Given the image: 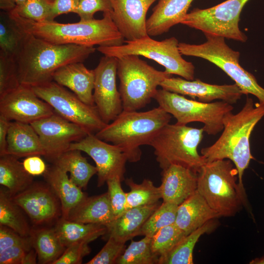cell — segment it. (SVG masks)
Masks as SVG:
<instances>
[{"label": "cell", "instance_id": "4dcf8cb0", "mask_svg": "<svg viewBox=\"0 0 264 264\" xmlns=\"http://www.w3.org/2000/svg\"><path fill=\"white\" fill-rule=\"evenodd\" d=\"M66 172L80 188L86 189L90 178L97 173L96 166L90 164L78 150H69L51 162Z\"/></svg>", "mask_w": 264, "mask_h": 264}, {"label": "cell", "instance_id": "603a6c76", "mask_svg": "<svg viewBox=\"0 0 264 264\" xmlns=\"http://www.w3.org/2000/svg\"><path fill=\"white\" fill-rule=\"evenodd\" d=\"M220 217L197 190L178 206L175 224L185 236Z\"/></svg>", "mask_w": 264, "mask_h": 264}, {"label": "cell", "instance_id": "9a60e30c", "mask_svg": "<svg viewBox=\"0 0 264 264\" xmlns=\"http://www.w3.org/2000/svg\"><path fill=\"white\" fill-rule=\"evenodd\" d=\"M69 150L84 152L94 160L97 169L98 187L114 177L124 180L128 158L118 146L99 139L94 133H89L81 140L72 143Z\"/></svg>", "mask_w": 264, "mask_h": 264}, {"label": "cell", "instance_id": "681fc988", "mask_svg": "<svg viewBox=\"0 0 264 264\" xmlns=\"http://www.w3.org/2000/svg\"><path fill=\"white\" fill-rule=\"evenodd\" d=\"M11 122L0 115V156L6 154L7 137Z\"/></svg>", "mask_w": 264, "mask_h": 264}, {"label": "cell", "instance_id": "7a4b0ae2", "mask_svg": "<svg viewBox=\"0 0 264 264\" xmlns=\"http://www.w3.org/2000/svg\"><path fill=\"white\" fill-rule=\"evenodd\" d=\"M264 116V103H254L247 97L244 106L236 114L232 112L224 118V128L219 139L212 145L201 149L200 153L206 162L229 159L238 171V184L246 196L243 184L244 171L253 159L250 137L257 124Z\"/></svg>", "mask_w": 264, "mask_h": 264}, {"label": "cell", "instance_id": "5b68a950", "mask_svg": "<svg viewBox=\"0 0 264 264\" xmlns=\"http://www.w3.org/2000/svg\"><path fill=\"white\" fill-rule=\"evenodd\" d=\"M232 163L229 159L206 162L198 173V192L220 217L234 216L248 205Z\"/></svg>", "mask_w": 264, "mask_h": 264}, {"label": "cell", "instance_id": "30bf717a", "mask_svg": "<svg viewBox=\"0 0 264 264\" xmlns=\"http://www.w3.org/2000/svg\"><path fill=\"white\" fill-rule=\"evenodd\" d=\"M154 99L159 107L176 119V124L201 122L204 124V132L209 135H216L223 130L224 118L233 110L232 104L223 101L204 103L162 88L157 89Z\"/></svg>", "mask_w": 264, "mask_h": 264}, {"label": "cell", "instance_id": "5bb4252c", "mask_svg": "<svg viewBox=\"0 0 264 264\" xmlns=\"http://www.w3.org/2000/svg\"><path fill=\"white\" fill-rule=\"evenodd\" d=\"M39 135L45 151L44 156L51 162L70 145L89 134L80 126L65 119L56 112L30 124Z\"/></svg>", "mask_w": 264, "mask_h": 264}, {"label": "cell", "instance_id": "ba28073f", "mask_svg": "<svg viewBox=\"0 0 264 264\" xmlns=\"http://www.w3.org/2000/svg\"><path fill=\"white\" fill-rule=\"evenodd\" d=\"M204 35L206 41L201 44L179 43L181 54L201 58L214 64L235 82L243 94H252L258 98L259 102L264 103V88L259 85L253 75L241 66L240 52L229 47L224 37Z\"/></svg>", "mask_w": 264, "mask_h": 264}, {"label": "cell", "instance_id": "b9f144b4", "mask_svg": "<svg viewBox=\"0 0 264 264\" xmlns=\"http://www.w3.org/2000/svg\"><path fill=\"white\" fill-rule=\"evenodd\" d=\"M121 179L116 176L106 182L110 204L113 213L117 217L123 213L126 208L127 195L123 190L121 182Z\"/></svg>", "mask_w": 264, "mask_h": 264}, {"label": "cell", "instance_id": "d6986e66", "mask_svg": "<svg viewBox=\"0 0 264 264\" xmlns=\"http://www.w3.org/2000/svg\"><path fill=\"white\" fill-rule=\"evenodd\" d=\"M111 18L126 41H132L148 35L146 14L158 0H110Z\"/></svg>", "mask_w": 264, "mask_h": 264}, {"label": "cell", "instance_id": "cb8c5ba5", "mask_svg": "<svg viewBox=\"0 0 264 264\" xmlns=\"http://www.w3.org/2000/svg\"><path fill=\"white\" fill-rule=\"evenodd\" d=\"M194 0H158L153 12L147 20V32L150 36L167 32L173 26L180 23L187 14Z\"/></svg>", "mask_w": 264, "mask_h": 264}, {"label": "cell", "instance_id": "44dd1931", "mask_svg": "<svg viewBox=\"0 0 264 264\" xmlns=\"http://www.w3.org/2000/svg\"><path fill=\"white\" fill-rule=\"evenodd\" d=\"M94 70L87 68L83 62L72 63L59 68L53 81L66 87L87 104L95 106L93 98Z\"/></svg>", "mask_w": 264, "mask_h": 264}, {"label": "cell", "instance_id": "8992f818", "mask_svg": "<svg viewBox=\"0 0 264 264\" xmlns=\"http://www.w3.org/2000/svg\"><path fill=\"white\" fill-rule=\"evenodd\" d=\"M204 132L202 128L186 125H165L150 144L160 168L163 170L172 165H177L198 174L207 162L197 150Z\"/></svg>", "mask_w": 264, "mask_h": 264}, {"label": "cell", "instance_id": "f6af8a7d", "mask_svg": "<svg viewBox=\"0 0 264 264\" xmlns=\"http://www.w3.org/2000/svg\"><path fill=\"white\" fill-rule=\"evenodd\" d=\"M17 245H31L29 236L22 237L10 228L0 225V252Z\"/></svg>", "mask_w": 264, "mask_h": 264}, {"label": "cell", "instance_id": "2e32d148", "mask_svg": "<svg viewBox=\"0 0 264 264\" xmlns=\"http://www.w3.org/2000/svg\"><path fill=\"white\" fill-rule=\"evenodd\" d=\"M117 65V58L104 55L94 69L95 105L106 124L114 120L123 110L121 95L116 86Z\"/></svg>", "mask_w": 264, "mask_h": 264}, {"label": "cell", "instance_id": "6da1fadb", "mask_svg": "<svg viewBox=\"0 0 264 264\" xmlns=\"http://www.w3.org/2000/svg\"><path fill=\"white\" fill-rule=\"evenodd\" d=\"M25 33L15 61L21 84L31 87L52 81L59 68L70 63L84 62L96 49L74 44H55Z\"/></svg>", "mask_w": 264, "mask_h": 264}, {"label": "cell", "instance_id": "c3c4849f", "mask_svg": "<svg viewBox=\"0 0 264 264\" xmlns=\"http://www.w3.org/2000/svg\"><path fill=\"white\" fill-rule=\"evenodd\" d=\"M22 164L27 172L33 176H43L47 168L40 155L26 157Z\"/></svg>", "mask_w": 264, "mask_h": 264}, {"label": "cell", "instance_id": "484cf974", "mask_svg": "<svg viewBox=\"0 0 264 264\" xmlns=\"http://www.w3.org/2000/svg\"><path fill=\"white\" fill-rule=\"evenodd\" d=\"M43 176L58 197L62 206V217L64 219H66L70 210L88 196L68 178L67 172L56 165L47 167Z\"/></svg>", "mask_w": 264, "mask_h": 264}, {"label": "cell", "instance_id": "836d02e7", "mask_svg": "<svg viewBox=\"0 0 264 264\" xmlns=\"http://www.w3.org/2000/svg\"><path fill=\"white\" fill-rule=\"evenodd\" d=\"M25 34L8 12L1 16L0 53L15 60L22 46Z\"/></svg>", "mask_w": 264, "mask_h": 264}, {"label": "cell", "instance_id": "e0dca14e", "mask_svg": "<svg viewBox=\"0 0 264 264\" xmlns=\"http://www.w3.org/2000/svg\"><path fill=\"white\" fill-rule=\"evenodd\" d=\"M54 112L52 107L28 86L21 84L0 98V115L11 121L31 124Z\"/></svg>", "mask_w": 264, "mask_h": 264}, {"label": "cell", "instance_id": "f1b7e54d", "mask_svg": "<svg viewBox=\"0 0 264 264\" xmlns=\"http://www.w3.org/2000/svg\"><path fill=\"white\" fill-rule=\"evenodd\" d=\"M55 230L63 245L66 248L72 243L85 242L89 243L107 231L105 225L83 223L70 221L61 217L55 224Z\"/></svg>", "mask_w": 264, "mask_h": 264}, {"label": "cell", "instance_id": "ab89813d", "mask_svg": "<svg viewBox=\"0 0 264 264\" xmlns=\"http://www.w3.org/2000/svg\"><path fill=\"white\" fill-rule=\"evenodd\" d=\"M20 85L15 60L0 53V98Z\"/></svg>", "mask_w": 264, "mask_h": 264}, {"label": "cell", "instance_id": "1f68e13d", "mask_svg": "<svg viewBox=\"0 0 264 264\" xmlns=\"http://www.w3.org/2000/svg\"><path fill=\"white\" fill-rule=\"evenodd\" d=\"M216 222L211 220L184 236L174 247L158 258V264H193V251L200 237L212 231Z\"/></svg>", "mask_w": 264, "mask_h": 264}, {"label": "cell", "instance_id": "3957f363", "mask_svg": "<svg viewBox=\"0 0 264 264\" xmlns=\"http://www.w3.org/2000/svg\"><path fill=\"white\" fill-rule=\"evenodd\" d=\"M9 16L25 32L55 44H74L87 46L119 45L124 38L113 22L110 12L101 19L62 23L54 21L38 22L13 12Z\"/></svg>", "mask_w": 264, "mask_h": 264}, {"label": "cell", "instance_id": "8d00e7d4", "mask_svg": "<svg viewBox=\"0 0 264 264\" xmlns=\"http://www.w3.org/2000/svg\"><path fill=\"white\" fill-rule=\"evenodd\" d=\"M178 206L163 202L146 220L140 235L152 237L160 229L175 223Z\"/></svg>", "mask_w": 264, "mask_h": 264}, {"label": "cell", "instance_id": "f546056e", "mask_svg": "<svg viewBox=\"0 0 264 264\" xmlns=\"http://www.w3.org/2000/svg\"><path fill=\"white\" fill-rule=\"evenodd\" d=\"M33 177L18 158L8 154L0 156V184L12 197L27 188L34 182Z\"/></svg>", "mask_w": 264, "mask_h": 264}, {"label": "cell", "instance_id": "8fae6325", "mask_svg": "<svg viewBox=\"0 0 264 264\" xmlns=\"http://www.w3.org/2000/svg\"><path fill=\"white\" fill-rule=\"evenodd\" d=\"M248 0H227L210 8H195L180 23L199 30L204 34L245 42L247 36L240 30L239 22L242 9Z\"/></svg>", "mask_w": 264, "mask_h": 264}, {"label": "cell", "instance_id": "d4e9b609", "mask_svg": "<svg viewBox=\"0 0 264 264\" xmlns=\"http://www.w3.org/2000/svg\"><path fill=\"white\" fill-rule=\"evenodd\" d=\"M7 142L6 154L18 158L46 155L40 137L30 124L11 121Z\"/></svg>", "mask_w": 264, "mask_h": 264}, {"label": "cell", "instance_id": "bcb514c9", "mask_svg": "<svg viewBox=\"0 0 264 264\" xmlns=\"http://www.w3.org/2000/svg\"><path fill=\"white\" fill-rule=\"evenodd\" d=\"M31 245H17L0 252V264H24Z\"/></svg>", "mask_w": 264, "mask_h": 264}, {"label": "cell", "instance_id": "7dc6e473", "mask_svg": "<svg viewBox=\"0 0 264 264\" xmlns=\"http://www.w3.org/2000/svg\"><path fill=\"white\" fill-rule=\"evenodd\" d=\"M78 1L79 0H53L47 21H54L56 17L60 15L76 13Z\"/></svg>", "mask_w": 264, "mask_h": 264}, {"label": "cell", "instance_id": "4316f807", "mask_svg": "<svg viewBox=\"0 0 264 264\" xmlns=\"http://www.w3.org/2000/svg\"><path fill=\"white\" fill-rule=\"evenodd\" d=\"M115 218L107 192L98 196H87L70 210L66 219L105 225Z\"/></svg>", "mask_w": 264, "mask_h": 264}, {"label": "cell", "instance_id": "d6a6232c", "mask_svg": "<svg viewBox=\"0 0 264 264\" xmlns=\"http://www.w3.org/2000/svg\"><path fill=\"white\" fill-rule=\"evenodd\" d=\"M22 209L13 200L8 190L0 189V225L8 227L22 237H29L31 229Z\"/></svg>", "mask_w": 264, "mask_h": 264}, {"label": "cell", "instance_id": "d590c367", "mask_svg": "<svg viewBox=\"0 0 264 264\" xmlns=\"http://www.w3.org/2000/svg\"><path fill=\"white\" fill-rule=\"evenodd\" d=\"M152 237L144 236L140 241H132L119 258L116 264H158V258L153 252Z\"/></svg>", "mask_w": 264, "mask_h": 264}, {"label": "cell", "instance_id": "4fadbf2b", "mask_svg": "<svg viewBox=\"0 0 264 264\" xmlns=\"http://www.w3.org/2000/svg\"><path fill=\"white\" fill-rule=\"evenodd\" d=\"M12 198L36 227L56 223L62 217L61 202L46 182L34 181Z\"/></svg>", "mask_w": 264, "mask_h": 264}, {"label": "cell", "instance_id": "e575fe53", "mask_svg": "<svg viewBox=\"0 0 264 264\" xmlns=\"http://www.w3.org/2000/svg\"><path fill=\"white\" fill-rule=\"evenodd\" d=\"M125 183L130 188L126 193V210L132 208L150 205L158 203L161 198L159 187H156L149 179H144L138 184L132 178H127Z\"/></svg>", "mask_w": 264, "mask_h": 264}, {"label": "cell", "instance_id": "7402d4cb", "mask_svg": "<svg viewBox=\"0 0 264 264\" xmlns=\"http://www.w3.org/2000/svg\"><path fill=\"white\" fill-rule=\"evenodd\" d=\"M159 205L157 203L125 210L105 225L107 231L103 238L107 240L111 237L118 242L126 243L134 237L140 235L143 225Z\"/></svg>", "mask_w": 264, "mask_h": 264}, {"label": "cell", "instance_id": "816d5d0a", "mask_svg": "<svg viewBox=\"0 0 264 264\" xmlns=\"http://www.w3.org/2000/svg\"><path fill=\"white\" fill-rule=\"evenodd\" d=\"M250 264H264V255L260 258H256L252 260Z\"/></svg>", "mask_w": 264, "mask_h": 264}, {"label": "cell", "instance_id": "74e56055", "mask_svg": "<svg viewBox=\"0 0 264 264\" xmlns=\"http://www.w3.org/2000/svg\"><path fill=\"white\" fill-rule=\"evenodd\" d=\"M184 236L175 223L160 229L152 237L153 253L159 258L171 250Z\"/></svg>", "mask_w": 264, "mask_h": 264}, {"label": "cell", "instance_id": "52a82bcc", "mask_svg": "<svg viewBox=\"0 0 264 264\" xmlns=\"http://www.w3.org/2000/svg\"><path fill=\"white\" fill-rule=\"evenodd\" d=\"M139 56L129 55L118 58L117 75L123 110L136 111L151 102L165 79L172 74L159 71Z\"/></svg>", "mask_w": 264, "mask_h": 264}, {"label": "cell", "instance_id": "f5cc1de1", "mask_svg": "<svg viewBox=\"0 0 264 264\" xmlns=\"http://www.w3.org/2000/svg\"><path fill=\"white\" fill-rule=\"evenodd\" d=\"M27 0H14L17 5H20L23 4Z\"/></svg>", "mask_w": 264, "mask_h": 264}, {"label": "cell", "instance_id": "ac0fdd59", "mask_svg": "<svg viewBox=\"0 0 264 264\" xmlns=\"http://www.w3.org/2000/svg\"><path fill=\"white\" fill-rule=\"evenodd\" d=\"M160 86L170 92L186 95L198 101L210 103L220 100L231 104L236 103L243 95L239 87L232 85H213L199 79L188 80L180 77L171 76L162 81Z\"/></svg>", "mask_w": 264, "mask_h": 264}, {"label": "cell", "instance_id": "7c38bea8", "mask_svg": "<svg viewBox=\"0 0 264 264\" xmlns=\"http://www.w3.org/2000/svg\"><path fill=\"white\" fill-rule=\"evenodd\" d=\"M32 88L37 95L50 105L55 112L89 133H96L107 124L95 106L86 104L73 92L54 81Z\"/></svg>", "mask_w": 264, "mask_h": 264}, {"label": "cell", "instance_id": "f35d334b", "mask_svg": "<svg viewBox=\"0 0 264 264\" xmlns=\"http://www.w3.org/2000/svg\"><path fill=\"white\" fill-rule=\"evenodd\" d=\"M53 0H27L23 4L17 5L13 11L19 16L41 22L47 21Z\"/></svg>", "mask_w": 264, "mask_h": 264}, {"label": "cell", "instance_id": "60d3db41", "mask_svg": "<svg viewBox=\"0 0 264 264\" xmlns=\"http://www.w3.org/2000/svg\"><path fill=\"white\" fill-rule=\"evenodd\" d=\"M101 250L87 264H114L124 253L125 243L118 242L110 237Z\"/></svg>", "mask_w": 264, "mask_h": 264}, {"label": "cell", "instance_id": "f907efd6", "mask_svg": "<svg viewBox=\"0 0 264 264\" xmlns=\"http://www.w3.org/2000/svg\"><path fill=\"white\" fill-rule=\"evenodd\" d=\"M16 4L14 0H0V8L1 10L9 12L15 9Z\"/></svg>", "mask_w": 264, "mask_h": 264}, {"label": "cell", "instance_id": "277c9868", "mask_svg": "<svg viewBox=\"0 0 264 264\" xmlns=\"http://www.w3.org/2000/svg\"><path fill=\"white\" fill-rule=\"evenodd\" d=\"M171 115L160 107L145 111H124L95 134L99 139L119 147L128 161L140 160V147L150 145L160 131L169 124Z\"/></svg>", "mask_w": 264, "mask_h": 264}, {"label": "cell", "instance_id": "9c48e42d", "mask_svg": "<svg viewBox=\"0 0 264 264\" xmlns=\"http://www.w3.org/2000/svg\"><path fill=\"white\" fill-rule=\"evenodd\" d=\"M125 44L114 46H99L96 49L105 56L119 58L129 55L142 56L153 60L165 67V71L188 80L194 79L195 66L182 57L179 42L174 37L156 41L150 36Z\"/></svg>", "mask_w": 264, "mask_h": 264}, {"label": "cell", "instance_id": "ee69618b", "mask_svg": "<svg viewBox=\"0 0 264 264\" xmlns=\"http://www.w3.org/2000/svg\"><path fill=\"white\" fill-rule=\"evenodd\" d=\"M88 242H75L67 246L60 257L53 264H80L83 258L88 255L91 249Z\"/></svg>", "mask_w": 264, "mask_h": 264}, {"label": "cell", "instance_id": "7bdbcfd3", "mask_svg": "<svg viewBox=\"0 0 264 264\" xmlns=\"http://www.w3.org/2000/svg\"><path fill=\"white\" fill-rule=\"evenodd\" d=\"M111 10L110 0H79L76 14L80 21H86L94 19V15L98 11L110 12Z\"/></svg>", "mask_w": 264, "mask_h": 264}, {"label": "cell", "instance_id": "83f0119b", "mask_svg": "<svg viewBox=\"0 0 264 264\" xmlns=\"http://www.w3.org/2000/svg\"><path fill=\"white\" fill-rule=\"evenodd\" d=\"M29 238L32 247L37 254L38 264H53L66 248L54 227L32 228Z\"/></svg>", "mask_w": 264, "mask_h": 264}, {"label": "cell", "instance_id": "ffe728a7", "mask_svg": "<svg viewBox=\"0 0 264 264\" xmlns=\"http://www.w3.org/2000/svg\"><path fill=\"white\" fill-rule=\"evenodd\" d=\"M198 174L177 165L162 170L159 186L163 202L179 205L197 190Z\"/></svg>", "mask_w": 264, "mask_h": 264}]
</instances>
